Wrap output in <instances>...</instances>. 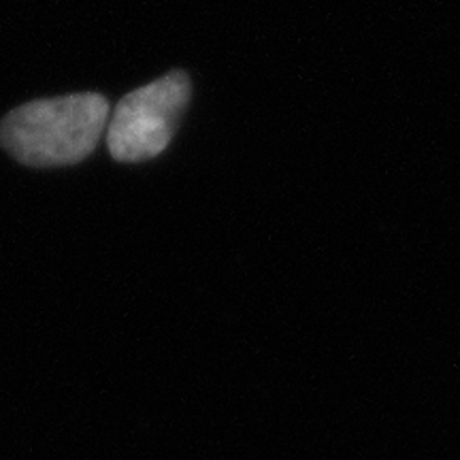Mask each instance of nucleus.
I'll use <instances>...</instances> for the list:
<instances>
[{
	"label": "nucleus",
	"mask_w": 460,
	"mask_h": 460,
	"mask_svg": "<svg viewBox=\"0 0 460 460\" xmlns=\"http://www.w3.org/2000/svg\"><path fill=\"white\" fill-rule=\"evenodd\" d=\"M109 115V101L94 92L32 101L4 115L0 146L26 166H71L94 152Z\"/></svg>",
	"instance_id": "obj_1"
},
{
	"label": "nucleus",
	"mask_w": 460,
	"mask_h": 460,
	"mask_svg": "<svg viewBox=\"0 0 460 460\" xmlns=\"http://www.w3.org/2000/svg\"><path fill=\"white\" fill-rule=\"evenodd\" d=\"M192 85L183 71L166 73L156 82L126 94L109 115L107 147L118 163H143L156 158L169 146Z\"/></svg>",
	"instance_id": "obj_2"
}]
</instances>
